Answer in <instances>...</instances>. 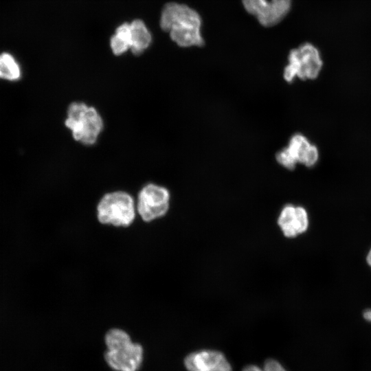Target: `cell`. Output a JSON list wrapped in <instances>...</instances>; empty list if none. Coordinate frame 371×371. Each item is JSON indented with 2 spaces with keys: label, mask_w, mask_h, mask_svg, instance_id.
<instances>
[{
  "label": "cell",
  "mask_w": 371,
  "mask_h": 371,
  "mask_svg": "<svg viewBox=\"0 0 371 371\" xmlns=\"http://www.w3.org/2000/svg\"><path fill=\"white\" fill-rule=\"evenodd\" d=\"M282 149L289 158L296 165L300 163L308 168H311L319 160L318 148L301 133H295L292 135L288 145Z\"/></svg>",
  "instance_id": "9"
},
{
  "label": "cell",
  "mask_w": 371,
  "mask_h": 371,
  "mask_svg": "<svg viewBox=\"0 0 371 371\" xmlns=\"http://www.w3.org/2000/svg\"><path fill=\"white\" fill-rule=\"evenodd\" d=\"M142 346L132 340L109 348L104 358L107 364L115 371H137L143 361Z\"/></svg>",
  "instance_id": "7"
},
{
  "label": "cell",
  "mask_w": 371,
  "mask_h": 371,
  "mask_svg": "<svg viewBox=\"0 0 371 371\" xmlns=\"http://www.w3.org/2000/svg\"><path fill=\"white\" fill-rule=\"evenodd\" d=\"M363 318L371 323V309H366L363 313Z\"/></svg>",
  "instance_id": "15"
},
{
  "label": "cell",
  "mask_w": 371,
  "mask_h": 371,
  "mask_svg": "<svg viewBox=\"0 0 371 371\" xmlns=\"http://www.w3.org/2000/svg\"><path fill=\"white\" fill-rule=\"evenodd\" d=\"M243 371H286L276 360L270 359L265 361L262 368L254 365L246 366Z\"/></svg>",
  "instance_id": "14"
},
{
  "label": "cell",
  "mask_w": 371,
  "mask_h": 371,
  "mask_svg": "<svg viewBox=\"0 0 371 371\" xmlns=\"http://www.w3.org/2000/svg\"><path fill=\"white\" fill-rule=\"evenodd\" d=\"M170 199V194L166 188L148 183L138 193L136 210L144 222L150 223L167 214Z\"/></svg>",
  "instance_id": "5"
},
{
  "label": "cell",
  "mask_w": 371,
  "mask_h": 371,
  "mask_svg": "<svg viewBox=\"0 0 371 371\" xmlns=\"http://www.w3.org/2000/svg\"><path fill=\"white\" fill-rule=\"evenodd\" d=\"M366 260H367L368 264L371 267V249H370V251H369V252H368V254L367 255Z\"/></svg>",
  "instance_id": "16"
},
{
  "label": "cell",
  "mask_w": 371,
  "mask_h": 371,
  "mask_svg": "<svg viewBox=\"0 0 371 371\" xmlns=\"http://www.w3.org/2000/svg\"><path fill=\"white\" fill-rule=\"evenodd\" d=\"M65 124L71 131L76 141L89 146L96 142L104 126L98 111L81 102L69 104Z\"/></svg>",
  "instance_id": "2"
},
{
  "label": "cell",
  "mask_w": 371,
  "mask_h": 371,
  "mask_svg": "<svg viewBox=\"0 0 371 371\" xmlns=\"http://www.w3.org/2000/svg\"><path fill=\"white\" fill-rule=\"evenodd\" d=\"M247 12L265 27L280 23L289 12L291 0H242Z\"/></svg>",
  "instance_id": "6"
},
{
  "label": "cell",
  "mask_w": 371,
  "mask_h": 371,
  "mask_svg": "<svg viewBox=\"0 0 371 371\" xmlns=\"http://www.w3.org/2000/svg\"><path fill=\"white\" fill-rule=\"evenodd\" d=\"M131 45V50L139 55L146 50L151 43V34L144 23L136 19L130 23Z\"/></svg>",
  "instance_id": "11"
},
{
  "label": "cell",
  "mask_w": 371,
  "mask_h": 371,
  "mask_svg": "<svg viewBox=\"0 0 371 371\" xmlns=\"http://www.w3.org/2000/svg\"><path fill=\"white\" fill-rule=\"evenodd\" d=\"M278 223L285 236L295 237L308 229L307 212L301 206L288 204L282 209Z\"/></svg>",
  "instance_id": "10"
},
{
  "label": "cell",
  "mask_w": 371,
  "mask_h": 371,
  "mask_svg": "<svg viewBox=\"0 0 371 371\" xmlns=\"http://www.w3.org/2000/svg\"><path fill=\"white\" fill-rule=\"evenodd\" d=\"M130 23H124L117 27L110 41L112 52L115 55H121L131 49Z\"/></svg>",
  "instance_id": "12"
},
{
  "label": "cell",
  "mask_w": 371,
  "mask_h": 371,
  "mask_svg": "<svg viewBox=\"0 0 371 371\" xmlns=\"http://www.w3.org/2000/svg\"><path fill=\"white\" fill-rule=\"evenodd\" d=\"M160 25L180 47H201L204 45L201 34V16L196 10L185 4L166 3L161 11Z\"/></svg>",
  "instance_id": "1"
},
{
  "label": "cell",
  "mask_w": 371,
  "mask_h": 371,
  "mask_svg": "<svg viewBox=\"0 0 371 371\" xmlns=\"http://www.w3.org/2000/svg\"><path fill=\"white\" fill-rule=\"evenodd\" d=\"M21 76V67L14 56L8 52L0 54V78L18 80Z\"/></svg>",
  "instance_id": "13"
},
{
  "label": "cell",
  "mask_w": 371,
  "mask_h": 371,
  "mask_svg": "<svg viewBox=\"0 0 371 371\" xmlns=\"http://www.w3.org/2000/svg\"><path fill=\"white\" fill-rule=\"evenodd\" d=\"M98 221L105 225L127 227L136 216V205L133 196L124 191L106 193L96 207Z\"/></svg>",
  "instance_id": "3"
},
{
  "label": "cell",
  "mask_w": 371,
  "mask_h": 371,
  "mask_svg": "<svg viewBox=\"0 0 371 371\" xmlns=\"http://www.w3.org/2000/svg\"><path fill=\"white\" fill-rule=\"evenodd\" d=\"M322 65L318 49L311 43H304L290 51L283 78L287 82H291L295 78L314 80L319 76Z\"/></svg>",
  "instance_id": "4"
},
{
  "label": "cell",
  "mask_w": 371,
  "mask_h": 371,
  "mask_svg": "<svg viewBox=\"0 0 371 371\" xmlns=\"http://www.w3.org/2000/svg\"><path fill=\"white\" fill-rule=\"evenodd\" d=\"M188 371H232L229 361L216 350H202L189 354L184 359Z\"/></svg>",
  "instance_id": "8"
}]
</instances>
